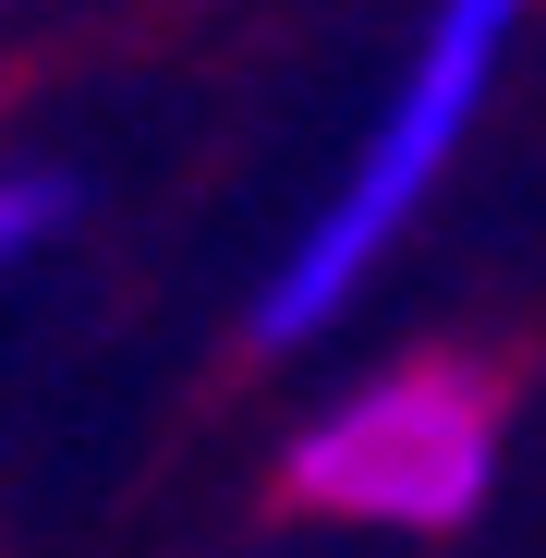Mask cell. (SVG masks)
<instances>
[{
	"instance_id": "obj_1",
	"label": "cell",
	"mask_w": 546,
	"mask_h": 558,
	"mask_svg": "<svg viewBox=\"0 0 546 558\" xmlns=\"http://www.w3.org/2000/svg\"><path fill=\"white\" fill-rule=\"evenodd\" d=\"M510 37H522V0H425L413 13V49L389 73L377 122L352 134L340 182L316 195V219L280 243V267L255 279V316H243V352H316L364 292H377V267L401 255V231L437 207V182L462 170L498 73H510Z\"/></svg>"
},
{
	"instance_id": "obj_2",
	"label": "cell",
	"mask_w": 546,
	"mask_h": 558,
	"mask_svg": "<svg viewBox=\"0 0 546 558\" xmlns=\"http://www.w3.org/2000/svg\"><path fill=\"white\" fill-rule=\"evenodd\" d=\"M510 474V364L425 340L364 364L340 401H316L280 437V510L340 522V534H474Z\"/></svg>"
},
{
	"instance_id": "obj_3",
	"label": "cell",
	"mask_w": 546,
	"mask_h": 558,
	"mask_svg": "<svg viewBox=\"0 0 546 558\" xmlns=\"http://www.w3.org/2000/svg\"><path fill=\"white\" fill-rule=\"evenodd\" d=\"M73 219H85V170L73 158H0V279H25Z\"/></svg>"
}]
</instances>
